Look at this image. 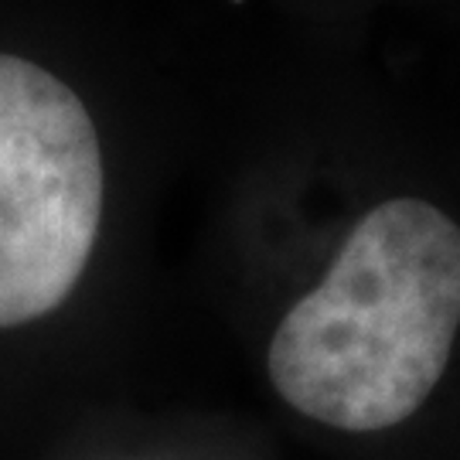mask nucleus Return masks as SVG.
<instances>
[{"label": "nucleus", "instance_id": "obj_3", "mask_svg": "<svg viewBox=\"0 0 460 460\" xmlns=\"http://www.w3.org/2000/svg\"><path fill=\"white\" fill-rule=\"evenodd\" d=\"M304 24H314L317 31H351L362 28L372 17L406 7H427L437 0H277Z\"/></svg>", "mask_w": 460, "mask_h": 460}, {"label": "nucleus", "instance_id": "obj_2", "mask_svg": "<svg viewBox=\"0 0 460 460\" xmlns=\"http://www.w3.org/2000/svg\"><path fill=\"white\" fill-rule=\"evenodd\" d=\"M106 144L58 72L0 51V331L79 290L106 226Z\"/></svg>", "mask_w": 460, "mask_h": 460}, {"label": "nucleus", "instance_id": "obj_1", "mask_svg": "<svg viewBox=\"0 0 460 460\" xmlns=\"http://www.w3.org/2000/svg\"><path fill=\"white\" fill-rule=\"evenodd\" d=\"M263 133L324 215L321 260L266 334V385L331 433L406 427L460 355V140L362 75L266 96Z\"/></svg>", "mask_w": 460, "mask_h": 460}]
</instances>
